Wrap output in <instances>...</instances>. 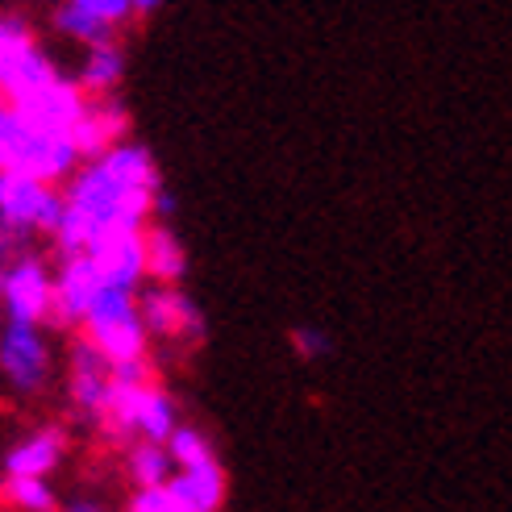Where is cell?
I'll use <instances>...</instances> for the list:
<instances>
[{"instance_id": "6da1fadb", "label": "cell", "mask_w": 512, "mask_h": 512, "mask_svg": "<svg viewBox=\"0 0 512 512\" xmlns=\"http://www.w3.org/2000/svg\"><path fill=\"white\" fill-rule=\"evenodd\" d=\"M159 192L163 175L155 155L142 142L121 138L67 175L63 213L50 238H55L59 254H71L88 250L109 234H121V229H146L155 217Z\"/></svg>"}, {"instance_id": "7a4b0ae2", "label": "cell", "mask_w": 512, "mask_h": 512, "mask_svg": "<svg viewBox=\"0 0 512 512\" xmlns=\"http://www.w3.org/2000/svg\"><path fill=\"white\" fill-rule=\"evenodd\" d=\"M100 425L109 429L113 442H134V438L167 442V433L179 425V413H175V400L150 375H113L109 371Z\"/></svg>"}, {"instance_id": "3957f363", "label": "cell", "mask_w": 512, "mask_h": 512, "mask_svg": "<svg viewBox=\"0 0 512 512\" xmlns=\"http://www.w3.org/2000/svg\"><path fill=\"white\" fill-rule=\"evenodd\" d=\"M75 329L109 367L150 358V334L138 317V292L130 288H100Z\"/></svg>"}, {"instance_id": "277c9868", "label": "cell", "mask_w": 512, "mask_h": 512, "mask_svg": "<svg viewBox=\"0 0 512 512\" xmlns=\"http://www.w3.org/2000/svg\"><path fill=\"white\" fill-rule=\"evenodd\" d=\"M225 467L221 458L200 467H175L163 483L150 488H134V496L125 500L130 512H217L225 504Z\"/></svg>"}, {"instance_id": "5b68a950", "label": "cell", "mask_w": 512, "mask_h": 512, "mask_svg": "<svg viewBox=\"0 0 512 512\" xmlns=\"http://www.w3.org/2000/svg\"><path fill=\"white\" fill-rule=\"evenodd\" d=\"M63 213L59 184H46L25 171H0V225L21 229L30 238H50Z\"/></svg>"}, {"instance_id": "8992f818", "label": "cell", "mask_w": 512, "mask_h": 512, "mask_svg": "<svg viewBox=\"0 0 512 512\" xmlns=\"http://www.w3.org/2000/svg\"><path fill=\"white\" fill-rule=\"evenodd\" d=\"M50 304H55V284H50V267L42 254H34V246L21 250L9 263H0V309H5V321L50 325Z\"/></svg>"}, {"instance_id": "52a82bcc", "label": "cell", "mask_w": 512, "mask_h": 512, "mask_svg": "<svg viewBox=\"0 0 512 512\" xmlns=\"http://www.w3.org/2000/svg\"><path fill=\"white\" fill-rule=\"evenodd\" d=\"M50 342L42 325L34 321H5L0 325V375L9 379V388L21 396H38L50 383Z\"/></svg>"}, {"instance_id": "ba28073f", "label": "cell", "mask_w": 512, "mask_h": 512, "mask_svg": "<svg viewBox=\"0 0 512 512\" xmlns=\"http://www.w3.org/2000/svg\"><path fill=\"white\" fill-rule=\"evenodd\" d=\"M138 317L146 325L150 342H200L204 338V313L179 284H142L138 288Z\"/></svg>"}, {"instance_id": "9c48e42d", "label": "cell", "mask_w": 512, "mask_h": 512, "mask_svg": "<svg viewBox=\"0 0 512 512\" xmlns=\"http://www.w3.org/2000/svg\"><path fill=\"white\" fill-rule=\"evenodd\" d=\"M88 259L96 267L100 288H130L146 284V254H142V229H121L88 246Z\"/></svg>"}, {"instance_id": "30bf717a", "label": "cell", "mask_w": 512, "mask_h": 512, "mask_svg": "<svg viewBox=\"0 0 512 512\" xmlns=\"http://www.w3.org/2000/svg\"><path fill=\"white\" fill-rule=\"evenodd\" d=\"M50 284H55V304H50V321L75 329L88 309V300L100 292L96 267L88 259V250H71L59 254V267L50 271Z\"/></svg>"}, {"instance_id": "8fae6325", "label": "cell", "mask_w": 512, "mask_h": 512, "mask_svg": "<svg viewBox=\"0 0 512 512\" xmlns=\"http://www.w3.org/2000/svg\"><path fill=\"white\" fill-rule=\"evenodd\" d=\"M105 392H109V363L84 338H75V346H71V375H67V400H71V408L84 421L100 425Z\"/></svg>"}, {"instance_id": "7c38bea8", "label": "cell", "mask_w": 512, "mask_h": 512, "mask_svg": "<svg viewBox=\"0 0 512 512\" xmlns=\"http://www.w3.org/2000/svg\"><path fill=\"white\" fill-rule=\"evenodd\" d=\"M88 92L75 84V80H67V75H55L46 88H38L34 96H25L21 100V113L30 117L34 125H42V130H67L71 134V125L80 121V113L88 109Z\"/></svg>"}, {"instance_id": "4fadbf2b", "label": "cell", "mask_w": 512, "mask_h": 512, "mask_svg": "<svg viewBox=\"0 0 512 512\" xmlns=\"http://www.w3.org/2000/svg\"><path fill=\"white\" fill-rule=\"evenodd\" d=\"M125 134H130V113H125V105L113 96H92L88 109L80 113V121L71 125V142L84 159L100 155V150L121 142Z\"/></svg>"}, {"instance_id": "5bb4252c", "label": "cell", "mask_w": 512, "mask_h": 512, "mask_svg": "<svg viewBox=\"0 0 512 512\" xmlns=\"http://www.w3.org/2000/svg\"><path fill=\"white\" fill-rule=\"evenodd\" d=\"M67 458V433L59 425L30 429L21 442L5 450V475H55Z\"/></svg>"}, {"instance_id": "9a60e30c", "label": "cell", "mask_w": 512, "mask_h": 512, "mask_svg": "<svg viewBox=\"0 0 512 512\" xmlns=\"http://www.w3.org/2000/svg\"><path fill=\"white\" fill-rule=\"evenodd\" d=\"M142 254H146V279L150 284H184L188 250L175 238L171 225H146L142 229Z\"/></svg>"}, {"instance_id": "2e32d148", "label": "cell", "mask_w": 512, "mask_h": 512, "mask_svg": "<svg viewBox=\"0 0 512 512\" xmlns=\"http://www.w3.org/2000/svg\"><path fill=\"white\" fill-rule=\"evenodd\" d=\"M121 80H125V46L117 38L84 46V63H80L75 84H80L88 96H117Z\"/></svg>"}, {"instance_id": "e0dca14e", "label": "cell", "mask_w": 512, "mask_h": 512, "mask_svg": "<svg viewBox=\"0 0 512 512\" xmlns=\"http://www.w3.org/2000/svg\"><path fill=\"white\" fill-rule=\"evenodd\" d=\"M55 75H63L59 63L50 59L42 46H30L5 75H0V96H5L9 105H21L25 96H34L38 88H46L50 80H55Z\"/></svg>"}, {"instance_id": "ac0fdd59", "label": "cell", "mask_w": 512, "mask_h": 512, "mask_svg": "<svg viewBox=\"0 0 512 512\" xmlns=\"http://www.w3.org/2000/svg\"><path fill=\"white\" fill-rule=\"evenodd\" d=\"M34 134H38V125L0 96V171H25Z\"/></svg>"}, {"instance_id": "d6986e66", "label": "cell", "mask_w": 512, "mask_h": 512, "mask_svg": "<svg viewBox=\"0 0 512 512\" xmlns=\"http://www.w3.org/2000/svg\"><path fill=\"white\" fill-rule=\"evenodd\" d=\"M171 454L163 442H150V438H134L130 450H125V475H130L134 488H150V483H163L171 475Z\"/></svg>"}, {"instance_id": "ffe728a7", "label": "cell", "mask_w": 512, "mask_h": 512, "mask_svg": "<svg viewBox=\"0 0 512 512\" xmlns=\"http://www.w3.org/2000/svg\"><path fill=\"white\" fill-rule=\"evenodd\" d=\"M9 508H21V512H55L63 508L55 483L46 475H5V488H0Z\"/></svg>"}, {"instance_id": "44dd1931", "label": "cell", "mask_w": 512, "mask_h": 512, "mask_svg": "<svg viewBox=\"0 0 512 512\" xmlns=\"http://www.w3.org/2000/svg\"><path fill=\"white\" fill-rule=\"evenodd\" d=\"M163 446L171 454V467H200V463H213V458H217L213 442L204 438L196 425H175Z\"/></svg>"}, {"instance_id": "7402d4cb", "label": "cell", "mask_w": 512, "mask_h": 512, "mask_svg": "<svg viewBox=\"0 0 512 512\" xmlns=\"http://www.w3.org/2000/svg\"><path fill=\"white\" fill-rule=\"evenodd\" d=\"M55 30L71 42H80V46H92V42H105V38H117V30H109L105 21H96L92 13H84L75 0H67V5H59L55 13Z\"/></svg>"}, {"instance_id": "603a6c76", "label": "cell", "mask_w": 512, "mask_h": 512, "mask_svg": "<svg viewBox=\"0 0 512 512\" xmlns=\"http://www.w3.org/2000/svg\"><path fill=\"white\" fill-rule=\"evenodd\" d=\"M30 46H38L30 21H21L13 13H0V75H5Z\"/></svg>"}, {"instance_id": "cb8c5ba5", "label": "cell", "mask_w": 512, "mask_h": 512, "mask_svg": "<svg viewBox=\"0 0 512 512\" xmlns=\"http://www.w3.org/2000/svg\"><path fill=\"white\" fill-rule=\"evenodd\" d=\"M329 350H334V342H329L325 329H317V325H296L292 329V354L300 358V363H321V358H329Z\"/></svg>"}, {"instance_id": "d4e9b609", "label": "cell", "mask_w": 512, "mask_h": 512, "mask_svg": "<svg viewBox=\"0 0 512 512\" xmlns=\"http://www.w3.org/2000/svg\"><path fill=\"white\" fill-rule=\"evenodd\" d=\"M75 5L92 13L96 21H105L109 30H121V25L134 17V0H75Z\"/></svg>"}, {"instance_id": "484cf974", "label": "cell", "mask_w": 512, "mask_h": 512, "mask_svg": "<svg viewBox=\"0 0 512 512\" xmlns=\"http://www.w3.org/2000/svg\"><path fill=\"white\" fill-rule=\"evenodd\" d=\"M163 5V0H134V17H146V13H155Z\"/></svg>"}, {"instance_id": "4316f807", "label": "cell", "mask_w": 512, "mask_h": 512, "mask_svg": "<svg viewBox=\"0 0 512 512\" xmlns=\"http://www.w3.org/2000/svg\"><path fill=\"white\" fill-rule=\"evenodd\" d=\"M0 325H5V309H0Z\"/></svg>"}]
</instances>
